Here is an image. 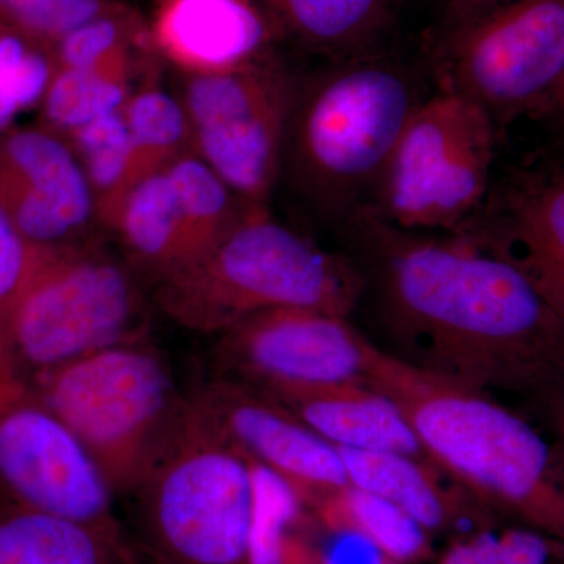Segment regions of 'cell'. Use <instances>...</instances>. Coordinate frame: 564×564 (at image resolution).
Returning <instances> with one entry per match:
<instances>
[{
    "label": "cell",
    "instance_id": "4dcf8cb0",
    "mask_svg": "<svg viewBox=\"0 0 564 564\" xmlns=\"http://www.w3.org/2000/svg\"><path fill=\"white\" fill-rule=\"evenodd\" d=\"M436 564H507L497 544L496 524L448 538Z\"/></svg>",
    "mask_w": 564,
    "mask_h": 564
},
{
    "label": "cell",
    "instance_id": "9a60e30c",
    "mask_svg": "<svg viewBox=\"0 0 564 564\" xmlns=\"http://www.w3.org/2000/svg\"><path fill=\"white\" fill-rule=\"evenodd\" d=\"M0 207L41 250L106 234L76 152L41 122L0 131Z\"/></svg>",
    "mask_w": 564,
    "mask_h": 564
},
{
    "label": "cell",
    "instance_id": "44dd1931",
    "mask_svg": "<svg viewBox=\"0 0 564 564\" xmlns=\"http://www.w3.org/2000/svg\"><path fill=\"white\" fill-rule=\"evenodd\" d=\"M0 564H141L88 527L17 507L0 511Z\"/></svg>",
    "mask_w": 564,
    "mask_h": 564
},
{
    "label": "cell",
    "instance_id": "e0dca14e",
    "mask_svg": "<svg viewBox=\"0 0 564 564\" xmlns=\"http://www.w3.org/2000/svg\"><path fill=\"white\" fill-rule=\"evenodd\" d=\"M337 452L352 488L395 505L433 538H451L497 522L496 516L430 459L395 452Z\"/></svg>",
    "mask_w": 564,
    "mask_h": 564
},
{
    "label": "cell",
    "instance_id": "d6986e66",
    "mask_svg": "<svg viewBox=\"0 0 564 564\" xmlns=\"http://www.w3.org/2000/svg\"><path fill=\"white\" fill-rule=\"evenodd\" d=\"M281 40L328 58L391 51L408 0H256Z\"/></svg>",
    "mask_w": 564,
    "mask_h": 564
},
{
    "label": "cell",
    "instance_id": "30bf717a",
    "mask_svg": "<svg viewBox=\"0 0 564 564\" xmlns=\"http://www.w3.org/2000/svg\"><path fill=\"white\" fill-rule=\"evenodd\" d=\"M300 82L278 55L202 76H181L193 154L251 206L270 207Z\"/></svg>",
    "mask_w": 564,
    "mask_h": 564
},
{
    "label": "cell",
    "instance_id": "5b68a950",
    "mask_svg": "<svg viewBox=\"0 0 564 564\" xmlns=\"http://www.w3.org/2000/svg\"><path fill=\"white\" fill-rule=\"evenodd\" d=\"M28 388L76 434L115 494H135L170 443L187 399L147 340L77 359Z\"/></svg>",
    "mask_w": 564,
    "mask_h": 564
},
{
    "label": "cell",
    "instance_id": "d4e9b609",
    "mask_svg": "<svg viewBox=\"0 0 564 564\" xmlns=\"http://www.w3.org/2000/svg\"><path fill=\"white\" fill-rule=\"evenodd\" d=\"M166 170L172 176L187 218L192 261L225 239L256 210L269 209L243 202L193 152L177 159Z\"/></svg>",
    "mask_w": 564,
    "mask_h": 564
},
{
    "label": "cell",
    "instance_id": "603a6c76",
    "mask_svg": "<svg viewBox=\"0 0 564 564\" xmlns=\"http://www.w3.org/2000/svg\"><path fill=\"white\" fill-rule=\"evenodd\" d=\"M323 533L300 497L258 467L251 564H321Z\"/></svg>",
    "mask_w": 564,
    "mask_h": 564
},
{
    "label": "cell",
    "instance_id": "4fadbf2b",
    "mask_svg": "<svg viewBox=\"0 0 564 564\" xmlns=\"http://www.w3.org/2000/svg\"><path fill=\"white\" fill-rule=\"evenodd\" d=\"M362 336L343 315L314 310L265 311L218 334L221 377L263 393L364 381Z\"/></svg>",
    "mask_w": 564,
    "mask_h": 564
},
{
    "label": "cell",
    "instance_id": "4316f807",
    "mask_svg": "<svg viewBox=\"0 0 564 564\" xmlns=\"http://www.w3.org/2000/svg\"><path fill=\"white\" fill-rule=\"evenodd\" d=\"M65 139L90 184L104 229L115 207L137 182L135 152L124 109L88 122Z\"/></svg>",
    "mask_w": 564,
    "mask_h": 564
},
{
    "label": "cell",
    "instance_id": "52a82bcc",
    "mask_svg": "<svg viewBox=\"0 0 564 564\" xmlns=\"http://www.w3.org/2000/svg\"><path fill=\"white\" fill-rule=\"evenodd\" d=\"M106 237L41 250L11 332L22 383L24 375L33 380L95 352L148 339V282Z\"/></svg>",
    "mask_w": 564,
    "mask_h": 564
},
{
    "label": "cell",
    "instance_id": "836d02e7",
    "mask_svg": "<svg viewBox=\"0 0 564 564\" xmlns=\"http://www.w3.org/2000/svg\"><path fill=\"white\" fill-rule=\"evenodd\" d=\"M541 413L544 414L545 421L554 430L556 443L564 452V393L554 402L549 403Z\"/></svg>",
    "mask_w": 564,
    "mask_h": 564
},
{
    "label": "cell",
    "instance_id": "6da1fadb",
    "mask_svg": "<svg viewBox=\"0 0 564 564\" xmlns=\"http://www.w3.org/2000/svg\"><path fill=\"white\" fill-rule=\"evenodd\" d=\"M393 356L543 411L564 393V322L510 262L458 232H411L369 214L347 226Z\"/></svg>",
    "mask_w": 564,
    "mask_h": 564
},
{
    "label": "cell",
    "instance_id": "7a4b0ae2",
    "mask_svg": "<svg viewBox=\"0 0 564 564\" xmlns=\"http://www.w3.org/2000/svg\"><path fill=\"white\" fill-rule=\"evenodd\" d=\"M364 381L391 400L426 456L497 519L564 543V452L489 393L403 362L366 339Z\"/></svg>",
    "mask_w": 564,
    "mask_h": 564
},
{
    "label": "cell",
    "instance_id": "e575fe53",
    "mask_svg": "<svg viewBox=\"0 0 564 564\" xmlns=\"http://www.w3.org/2000/svg\"><path fill=\"white\" fill-rule=\"evenodd\" d=\"M448 2V0H443V3Z\"/></svg>",
    "mask_w": 564,
    "mask_h": 564
},
{
    "label": "cell",
    "instance_id": "9c48e42d",
    "mask_svg": "<svg viewBox=\"0 0 564 564\" xmlns=\"http://www.w3.org/2000/svg\"><path fill=\"white\" fill-rule=\"evenodd\" d=\"M497 126L480 106L437 90L423 99L362 214L411 232H454L494 182Z\"/></svg>",
    "mask_w": 564,
    "mask_h": 564
},
{
    "label": "cell",
    "instance_id": "5bb4252c",
    "mask_svg": "<svg viewBox=\"0 0 564 564\" xmlns=\"http://www.w3.org/2000/svg\"><path fill=\"white\" fill-rule=\"evenodd\" d=\"M454 232L516 267L564 322V151L534 155L494 181Z\"/></svg>",
    "mask_w": 564,
    "mask_h": 564
},
{
    "label": "cell",
    "instance_id": "f546056e",
    "mask_svg": "<svg viewBox=\"0 0 564 564\" xmlns=\"http://www.w3.org/2000/svg\"><path fill=\"white\" fill-rule=\"evenodd\" d=\"M122 6L121 0H0V31L54 50L85 22Z\"/></svg>",
    "mask_w": 564,
    "mask_h": 564
},
{
    "label": "cell",
    "instance_id": "7402d4cb",
    "mask_svg": "<svg viewBox=\"0 0 564 564\" xmlns=\"http://www.w3.org/2000/svg\"><path fill=\"white\" fill-rule=\"evenodd\" d=\"M323 529L358 534L397 564H425L436 558L432 534L395 505L350 488L313 511Z\"/></svg>",
    "mask_w": 564,
    "mask_h": 564
},
{
    "label": "cell",
    "instance_id": "ffe728a7",
    "mask_svg": "<svg viewBox=\"0 0 564 564\" xmlns=\"http://www.w3.org/2000/svg\"><path fill=\"white\" fill-rule=\"evenodd\" d=\"M104 231L151 289L191 262L187 218L166 169L137 181Z\"/></svg>",
    "mask_w": 564,
    "mask_h": 564
},
{
    "label": "cell",
    "instance_id": "3957f363",
    "mask_svg": "<svg viewBox=\"0 0 564 564\" xmlns=\"http://www.w3.org/2000/svg\"><path fill=\"white\" fill-rule=\"evenodd\" d=\"M422 101L413 70L392 51L332 63L300 82L281 177L313 214L350 225Z\"/></svg>",
    "mask_w": 564,
    "mask_h": 564
},
{
    "label": "cell",
    "instance_id": "277c9868",
    "mask_svg": "<svg viewBox=\"0 0 564 564\" xmlns=\"http://www.w3.org/2000/svg\"><path fill=\"white\" fill-rule=\"evenodd\" d=\"M364 295L359 263L323 250L273 218L270 207L152 288L166 317L206 334L281 307L350 317Z\"/></svg>",
    "mask_w": 564,
    "mask_h": 564
},
{
    "label": "cell",
    "instance_id": "8992f818",
    "mask_svg": "<svg viewBox=\"0 0 564 564\" xmlns=\"http://www.w3.org/2000/svg\"><path fill=\"white\" fill-rule=\"evenodd\" d=\"M423 52L437 90L497 128L536 117L564 79V0H448Z\"/></svg>",
    "mask_w": 564,
    "mask_h": 564
},
{
    "label": "cell",
    "instance_id": "83f0119b",
    "mask_svg": "<svg viewBox=\"0 0 564 564\" xmlns=\"http://www.w3.org/2000/svg\"><path fill=\"white\" fill-rule=\"evenodd\" d=\"M55 69L54 50L0 31V131L40 110Z\"/></svg>",
    "mask_w": 564,
    "mask_h": 564
},
{
    "label": "cell",
    "instance_id": "2e32d148",
    "mask_svg": "<svg viewBox=\"0 0 564 564\" xmlns=\"http://www.w3.org/2000/svg\"><path fill=\"white\" fill-rule=\"evenodd\" d=\"M148 24L155 54L181 76L273 57L281 41L256 0H158Z\"/></svg>",
    "mask_w": 564,
    "mask_h": 564
},
{
    "label": "cell",
    "instance_id": "d6a6232c",
    "mask_svg": "<svg viewBox=\"0 0 564 564\" xmlns=\"http://www.w3.org/2000/svg\"><path fill=\"white\" fill-rule=\"evenodd\" d=\"M536 117L554 122L564 131V79L554 91V95L538 111Z\"/></svg>",
    "mask_w": 564,
    "mask_h": 564
},
{
    "label": "cell",
    "instance_id": "1f68e13d",
    "mask_svg": "<svg viewBox=\"0 0 564 564\" xmlns=\"http://www.w3.org/2000/svg\"><path fill=\"white\" fill-rule=\"evenodd\" d=\"M323 530L321 564H397L358 534Z\"/></svg>",
    "mask_w": 564,
    "mask_h": 564
},
{
    "label": "cell",
    "instance_id": "ac0fdd59",
    "mask_svg": "<svg viewBox=\"0 0 564 564\" xmlns=\"http://www.w3.org/2000/svg\"><path fill=\"white\" fill-rule=\"evenodd\" d=\"M265 395L281 403L334 447L395 452L430 459L399 408L366 381Z\"/></svg>",
    "mask_w": 564,
    "mask_h": 564
},
{
    "label": "cell",
    "instance_id": "f1b7e54d",
    "mask_svg": "<svg viewBox=\"0 0 564 564\" xmlns=\"http://www.w3.org/2000/svg\"><path fill=\"white\" fill-rule=\"evenodd\" d=\"M40 258L41 248L33 247L0 207V400L25 388L14 369L11 332Z\"/></svg>",
    "mask_w": 564,
    "mask_h": 564
},
{
    "label": "cell",
    "instance_id": "cb8c5ba5",
    "mask_svg": "<svg viewBox=\"0 0 564 564\" xmlns=\"http://www.w3.org/2000/svg\"><path fill=\"white\" fill-rule=\"evenodd\" d=\"M155 73L129 68H57L39 110V122L68 137L88 122L124 109L132 93Z\"/></svg>",
    "mask_w": 564,
    "mask_h": 564
},
{
    "label": "cell",
    "instance_id": "7c38bea8",
    "mask_svg": "<svg viewBox=\"0 0 564 564\" xmlns=\"http://www.w3.org/2000/svg\"><path fill=\"white\" fill-rule=\"evenodd\" d=\"M185 414L288 485L311 511L350 488L337 448L251 386L217 378L188 397Z\"/></svg>",
    "mask_w": 564,
    "mask_h": 564
},
{
    "label": "cell",
    "instance_id": "ba28073f",
    "mask_svg": "<svg viewBox=\"0 0 564 564\" xmlns=\"http://www.w3.org/2000/svg\"><path fill=\"white\" fill-rule=\"evenodd\" d=\"M135 496L155 563L251 564L258 466L185 411Z\"/></svg>",
    "mask_w": 564,
    "mask_h": 564
},
{
    "label": "cell",
    "instance_id": "484cf974",
    "mask_svg": "<svg viewBox=\"0 0 564 564\" xmlns=\"http://www.w3.org/2000/svg\"><path fill=\"white\" fill-rule=\"evenodd\" d=\"M124 118L135 152L137 181L193 152L191 126L181 98L148 79L132 93Z\"/></svg>",
    "mask_w": 564,
    "mask_h": 564
},
{
    "label": "cell",
    "instance_id": "8fae6325",
    "mask_svg": "<svg viewBox=\"0 0 564 564\" xmlns=\"http://www.w3.org/2000/svg\"><path fill=\"white\" fill-rule=\"evenodd\" d=\"M0 484L17 507L88 527L135 551L101 467L29 388L0 400Z\"/></svg>",
    "mask_w": 564,
    "mask_h": 564
}]
</instances>
